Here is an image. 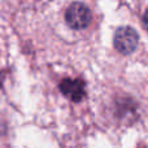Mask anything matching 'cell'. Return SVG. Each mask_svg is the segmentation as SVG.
Wrapping results in <instances>:
<instances>
[{
  "label": "cell",
  "instance_id": "cell-4",
  "mask_svg": "<svg viewBox=\"0 0 148 148\" xmlns=\"http://www.w3.org/2000/svg\"><path fill=\"white\" fill-rule=\"evenodd\" d=\"M143 22H144V27H146V30L148 31V10L146 13H144V17H143Z\"/></svg>",
  "mask_w": 148,
  "mask_h": 148
},
{
  "label": "cell",
  "instance_id": "cell-3",
  "mask_svg": "<svg viewBox=\"0 0 148 148\" xmlns=\"http://www.w3.org/2000/svg\"><path fill=\"white\" fill-rule=\"evenodd\" d=\"M60 90L73 101H79L84 96V84L79 79H64L60 83Z\"/></svg>",
  "mask_w": 148,
  "mask_h": 148
},
{
  "label": "cell",
  "instance_id": "cell-1",
  "mask_svg": "<svg viewBox=\"0 0 148 148\" xmlns=\"http://www.w3.org/2000/svg\"><path fill=\"white\" fill-rule=\"evenodd\" d=\"M138 40L136 31L129 26H122L114 34V47L122 55H130L138 46Z\"/></svg>",
  "mask_w": 148,
  "mask_h": 148
},
{
  "label": "cell",
  "instance_id": "cell-2",
  "mask_svg": "<svg viewBox=\"0 0 148 148\" xmlns=\"http://www.w3.org/2000/svg\"><path fill=\"white\" fill-rule=\"evenodd\" d=\"M65 20L66 23L72 29L81 30V29L87 27V25L91 21V13L90 9L83 5L82 3H73L65 13Z\"/></svg>",
  "mask_w": 148,
  "mask_h": 148
}]
</instances>
